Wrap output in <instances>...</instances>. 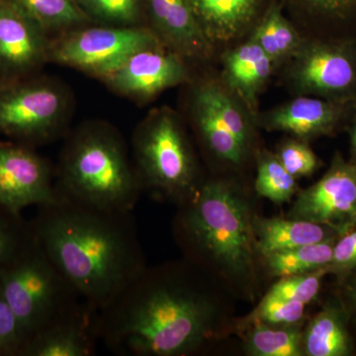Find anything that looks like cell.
Masks as SVG:
<instances>
[{"mask_svg": "<svg viewBox=\"0 0 356 356\" xmlns=\"http://www.w3.org/2000/svg\"><path fill=\"white\" fill-rule=\"evenodd\" d=\"M245 337V351L254 356H301L303 353V332L299 324L273 325L250 323Z\"/></svg>", "mask_w": 356, "mask_h": 356, "instance_id": "cell-21", "label": "cell"}, {"mask_svg": "<svg viewBox=\"0 0 356 356\" xmlns=\"http://www.w3.org/2000/svg\"><path fill=\"white\" fill-rule=\"evenodd\" d=\"M277 158L296 179L313 175L318 165L317 156L310 147L297 140L285 143L280 147Z\"/></svg>", "mask_w": 356, "mask_h": 356, "instance_id": "cell-33", "label": "cell"}, {"mask_svg": "<svg viewBox=\"0 0 356 356\" xmlns=\"http://www.w3.org/2000/svg\"><path fill=\"white\" fill-rule=\"evenodd\" d=\"M88 15L113 26H132L140 16V0H76Z\"/></svg>", "mask_w": 356, "mask_h": 356, "instance_id": "cell-30", "label": "cell"}, {"mask_svg": "<svg viewBox=\"0 0 356 356\" xmlns=\"http://www.w3.org/2000/svg\"><path fill=\"white\" fill-rule=\"evenodd\" d=\"M27 343L19 320L0 291V356H23Z\"/></svg>", "mask_w": 356, "mask_h": 356, "instance_id": "cell-32", "label": "cell"}, {"mask_svg": "<svg viewBox=\"0 0 356 356\" xmlns=\"http://www.w3.org/2000/svg\"><path fill=\"white\" fill-rule=\"evenodd\" d=\"M194 97L207 105L236 139L248 147L250 140L248 122L238 105L225 91L214 84H206L197 89Z\"/></svg>", "mask_w": 356, "mask_h": 356, "instance_id": "cell-27", "label": "cell"}, {"mask_svg": "<svg viewBox=\"0 0 356 356\" xmlns=\"http://www.w3.org/2000/svg\"><path fill=\"white\" fill-rule=\"evenodd\" d=\"M252 39L273 60L291 53L299 43L296 32L277 7L268 11Z\"/></svg>", "mask_w": 356, "mask_h": 356, "instance_id": "cell-26", "label": "cell"}, {"mask_svg": "<svg viewBox=\"0 0 356 356\" xmlns=\"http://www.w3.org/2000/svg\"><path fill=\"white\" fill-rule=\"evenodd\" d=\"M327 268L339 280L356 270V224L334 243L332 261Z\"/></svg>", "mask_w": 356, "mask_h": 356, "instance_id": "cell-34", "label": "cell"}, {"mask_svg": "<svg viewBox=\"0 0 356 356\" xmlns=\"http://www.w3.org/2000/svg\"><path fill=\"white\" fill-rule=\"evenodd\" d=\"M30 222L51 261L96 310L109 306L147 266L133 212L60 194L56 202L40 206Z\"/></svg>", "mask_w": 356, "mask_h": 356, "instance_id": "cell-2", "label": "cell"}, {"mask_svg": "<svg viewBox=\"0 0 356 356\" xmlns=\"http://www.w3.org/2000/svg\"><path fill=\"white\" fill-rule=\"evenodd\" d=\"M305 306L299 302L266 294L250 316V323L273 325H294L304 317Z\"/></svg>", "mask_w": 356, "mask_h": 356, "instance_id": "cell-31", "label": "cell"}, {"mask_svg": "<svg viewBox=\"0 0 356 356\" xmlns=\"http://www.w3.org/2000/svg\"><path fill=\"white\" fill-rule=\"evenodd\" d=\"M13 83L14 81H10V79H6V77L0 76V90L6 88V86H10V84Z\"/></svg>", "mask_w": 356, "mask_h": 356, "instance_id": "cell-38", "label": "cell"}, {"mask_svg": "<svg viewBox=\"0 0 356 356\" xmlns=\"http://www.w3.org/2000/svg\"><path fill=\"white\" fill-rule=\"evenodd\" d=\"M350 323V315L341 299L327 302L303 332L304 355H353L355 343Z\"/></svg>", "mask_w": 356, "mask_h": 356, "instance_id": "cell-17", "label": "cell"}, {"mask_svg": "<svg viewBox=\"0 0 356 356\" xmlns=\"http://www.w3.org/2000/svg\"><path fill=\"white\" fill-rule=\"evenodd\" d=\"M44 30L14 0H0V76L24 79L48 57Z\"/></svg>", "mask_w": 356, "mask_h": 356, "instance_id": "cell-11", "label": "cell"}, {"mask_svg": "<svg viewBox=\"0 0 356 356\" xmlns=\"http://www.w3.org/2000/svg\"><path fill=\"white\" fill-rule=\"evenodd\" d=\"M0 291L19 320L28 341L84 302L51 261L35 234L0 269Z\"/></svg>", "mask_w": 356, "mask_h": 356, "instance_id": "cell-5", "label": "cell"}, {"mask_svg": "<svg viewBox=\"0 0 356 356\" xmlns=\"http://www.w3.org/2000/svg\"><path fill=\"white\" fill-rule=\"evenodd\" d=\"M252 218L238 189L209 181L180 204L173 229L185 259L207 273L245 282L254 277L257 252Z\"/></svg>", "mask_w": 356, "mask_h": 356, "instance_id": "cell-3", "label": "cell"}, {"mask_svg": "<svg viewBox=\"0 0 356 356\" xmlns=\"http://www.w3.org/2000/svg\"><path fill=\"white\" fill-rule=\"evenodd\" d=\"M193 105L199 132L211 151L234 165L242 163L248 147L236 139L207 105L195 97Z\"/></svg>", "mask_w": 356, "mask_h": 356, "instance_id": "cell-23", "label": "cell"}, {"mask_svg": "<svg viewBox=\"0 0 356 356\" xmlns=\"http://www.w3.org/2000/svg\"><path fill=\"white\" fill-rule=\"evenodd\" d=\"M98 310L83 302L30 339L23 356L95 355L98 336Z\"/></svg>", "mask_w": 356, "mask_h": 356, "instance_id": "cell-14", "label": "cell"}, {"mask_svg": "<svg viewBox=\"0 0 356 356\" xmlns=\"http://www.w3.org/2000/svg\"><path fill=\"white\" fill-rule=\"evenodd\" d=\"M153 33L133 26L84 28L49 48L60 64L106 79L136 51L156 47Z\"/></svg>", "mask_w": 356, "mask_h": 356, "instance_id": "cell-8", "label": "cell"}, {"mask_svg": "<svg viewBox=\"0 0 356 356\" xmlns=\"http://www.w3.org/2000/svg\"><path fill=\"white\" fill-rule=\"evenodd\" d=\"M255 248L262 257L291 248L337 240L343 233L317 222L292 218H252Z\"/></svg>", "mask_w": 356, "mask_h": 356, "instance_id": "cell-15", "label": "cell"}, {"mask_svg": "<svg viewBox=\"0 0 356 356\" xmlns=\"http://www.w3.org/2000/svg\"><path fill=\"white\" fill-rule=\"evenodd\" d=\"M34 236L31 222L21 213L0 206V269L8 264Z\"/></svg>", "mask_w": 356, "mask_h": 356, "instance_id": "cell-28", "label": "cell"}, {"mask_svg": "<svg viewBox=\"0 0 356 356\" xmlns=\"http://www.w3.org/2000/svg\"><path fill=\"white\" fill-rule=\"evenodd\" d=\"M289 218L325 225L344 234L356 224V165L337 154L327 173L300 192Z\"/></svg>", "mask_w": 356, "mask_h": 356, "instance_id": "cell-10", "label": "cell"}, {"mask_svg": "<svg viewBox=\"0 0 356 356\" xmlns=\"http://www.w3.org/2000/svg\"><path fill=\"white\" fill-rule=\"evenodd\" d=\"M154 48L136 51L104 81L118 92L140 98L184 83L187 72L181 60Z\"/></svg>", "mask_w": 356, "mask_h": 356, "instance_id": "cell-13", "label": "cell"}, {"mask_svg": "<svg viewBox=\"0 0 356 356\" xmlns=\"http://www.w3.org/2000/svg\"><path fill=\"white\" fill-rule=\"evenodd\" d=\"M191 3L206 35L229 39L250 20L257 0H191Z\"/></svg>", "mask_w": 356, "mask_h": 356, "instance_id": "cell-19", "label": "cell"}, {"mask_svg": "<svg viewBox=\"0 0 356 356\" xmlns=\"http://www.w3.org/2000/svg\"><path fill=\"white\" fill-rule=\"evenodd\" d=\"M60 197L50 163L13 140L0 142V206L22 214L29 206L48 205Z\"/></svg>", "mask_w": 356, "mask_h": 356, "instance_id": "cell-9", "label": "cell"}, {"mask_svg": "<svg viewBox=\"0 0 356 356\" xmlns=\"http://www.w3.org/2000/svg\"><path fill=\"white\" fill-rule=\"evenodd\" d=\"M351 152H353V161L351 163L356 165V123L353 125L350 135Z\"/></svg>", "mask_w": 356, "mask_h": 356, "instance_id": "cell-37", "label": "cell"}, {"mask_svg": "<svg viewBox=\"0 0 356 356\" xmlns=\"http://www.w3.org/2000/svg\"><path fill=\"white\" fill-rule=\"evenodd\" d=\"M56 187L77 202L126 212H133L143 191L120 136L102 125L86 126L70 138Z\"/></svg>", "mask_w": 356, "mask_h": 356, "instance_id": "cell-4", "label": "cell"}, {"mask_svg": "<svg viewBox=\"0 0 356 356\" xmlns=\"http://www.w3.org/2000/svg\"><path fill=\"white\" fill-rule=\"evenodd\" d=\"M295 77L305 92L341 103L356 88L355 55L339 44H313L300 58Z\"/></svg>", "mask_w": 356, "mask_h": 356, "instance_id": "cell-12", "label": "cell"}, {"mask_svg": "<svg viewBox=\"0 0 356 356\" xmlns=\"http://www.w3.org/2000/svg\"><path fill=\"white\" fill-rule=\"evenodd\" d=\"M154 26L168 41L188 54L207 49L205 32L191 0H146Z\"/></svg>", "mask_w": 356, "mask_h": 356, "instance_id": "cell-18", "label": "cell"}, {"mask_svg": "<svg viewBox=\"0 0 356 356\" xmlns=\"http://www.w3.org/2000/svg\"><path fill=\"white\" fill-rule=\"evenodd\" d=\"M67 98L53 83L39 79L14 81L0 90V135L36 147L62 129Z\"/></svg>", "mask_w": 356, "mask_h": 356, "instance_id": "cell-7", "label": "cell"}, {"mask_svg": "<svg viewBox=\"0 0 356 356\" xmlns=\"http://www.w3.org/2000/svg\"><path fill=\"white\" fill-rule=\"evenodd\" d=\"M208 276L187 259L147 266L98 312L99 341L122 356L199 353L216 336L221 317Z\"/></svg>", "mask_w": 356, "mask_h": 356, "instance_id": "cell-1", "label": "cell"}, {"mask_svg": "<svg viewBox=\"0 0 356 356\" xmlns=\"http://www.w3.org/2000/svg\"><path fill=\"white\" fill-rule=\"evenodd\" d=\"M273 60L254 39L250 40L227 58L229 83L245 97L252 98L271 74Z\"/></svg>", "mask_w": 356, "mask_h": 356, "instance_id": "cell-20", "label": "cell"}, {"mask_svg": "<svg viewBox=\"0 0 356 356\" xmlns=\"http://www.w3.org/2000/svg\"><path fill=\"white\" fill-rule=\"evenodd\" d=\"M341 301L350 315V321L356 322V270L341 280Z\"/></svg>", "mask_w": 356, "mask_h": 356, "instance_id": "cell-36", "label": "cell"}, {"mask_svg": "<svg viewBox=\"0 0 356 356\" xmlns=\"http://www.w3.org/2000/svg\"><path fill=\"white\" fill-rule=\"evenodd\" d=\"M314 10L332 17H341L356 6V0H303Z\"/></svg>", "mask_w": 356, "mask_h": 356, "instance_id": "cell-35", "label": "cell"}, {"mask_svg": "<svg viewBox=\"0 0 356 356\" xmlns=\"http://www.w3.org/2000/svg\"><path fill=\"white\" fill-rule=\"evenodd\" d=\"M343 117L341 103L301 97L276 109L269 116V128L303 138L327 135Z\"/></svg>", "mask_w": 356, "mask_h": 356, "instance_id": "cell-16", "label": "cell"}, {"mask_svg": "<svg viewBox=\"0 0 356 356\" xmlns=\"http://www.w3.org/2000/svg\"><path fill=\"white\" fill-rule=\"evenodd\" d=\"M337 240L310 243L266 255L264 262L270 275L277 277L312 273L327 267Z\"/></svg>", "mask_w": 356, "mask_h": 356, "instance_id": "cell-22", "label": "cell"}, {"mask_svg": "<svg viewBox=\"0 0 356 356\" xmlns=\"http://www.w3.org/2000/svg\"><path fill=\"white\" fill-rule=\"evenodd\" d=\"M47 31L81 25L88 20L76 0H14Z\"/></svg>", "mask_w": 356, "mask_h": 356, "instance_id": "cell-24", "label": "cell"}, {"mask_svg": "<svg viewBox=\"0 0 356 356\" xmlns=\"http://www.w3.org/2000/svg\"><path fill=\"white\" fill-rule=\"evenodd\" d=\"M133 147L143 189L179 206L200 186L195 159L173 115L159 112L149 117L136 131Z\"/></svg>", "mask_w": 356, "mask_h": 356, "instance_id": "cell-6", "label": "cell"}, {"mask_svg": "<svg viewBox=\"0 0 356 356\" xmlns=\"http://www.w3.org/2000/svg\"><path fill=\"white\" fill-rule=\"evenodd\" d=\"M255 189L259 196L273 203L288 202L296 193V178L287 172L277 156H262L257 166Z\"/></svg>", "mask_w": 356, "mask_h": 356, "instance_id": "cell-25", "label": "cell"}, {"mask_svg": "<svg viewBox=\"0 0 356 356\" xmlns=\"http://www.w3.org/2000/svg\"><path fill=\"white\" fill-rule=\"evenodd\" d=\"M325 274H329L327 267L312 273L280 277L267 294L308 305L318 296Z\"/></svg>", "mask_w": 356, "mask_h": 356, "instance_id": "cell-29", "label": "cell"}]
</instances>
